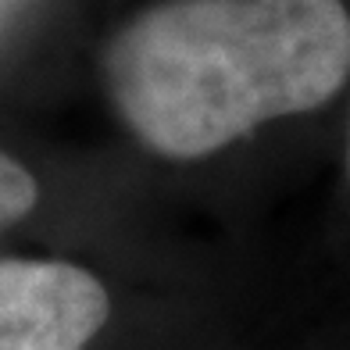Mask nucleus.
Instances as JSON below:
<instances>
[{
  "label": "nucleus",
  "instance_id": "obj_2",
  "mask_svg": "<svg viewBox=\"0 0 350 350\" xmlns=\"http://www.w3.org/2000/svg\"><path fill=\"white\" fill-rule=\"evenodd\" d=\"M107 314V290L86 268L0 261V350H86Z\"/></svg>",
  "mask_w": 350,
  "mask_h": 350
},
{
  "label": "nucleus",
  "instance_id": "obj_1",
  "mask_svg": "<svg viewBox=\"0 0 350 350\" xmlns=\"http://www.w3.org/2000/svg\"><path fill=\"white\" fill-rule=\"evenodd\" d=\"M350 75L343 0H161L104 51V86L129 133L193 161L261 122L329 104Z\"/></svg>",
  "mask_w": 350,
  "mask_h": 350
},
{
  "label": "nucleus",
  "instance_id": "obj_3",
  "mask_svg": "<svg viewBox=\"0 0 350 350\" xmlns=\"http://www.w3.org/2000/svg\"><path fill=\"white\" fill-rule=\"evenodd\" d=\"M40 200V186L14 157L0 154V229L25 218Z\"/></svg>",
  "mask_w": 350,
  "mask_h": 350
}]
</instances>
